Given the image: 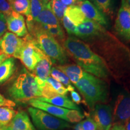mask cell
I'll use <instances>...</instances> for the list:
<instances>
[{
    "mask_svg": "<svg viewBox=\"0 0 130 130\" xmlns=\"http://www.w3.org/2000/svg\"><path fill=\"white\" fill-rule=\"evenodd\" d=\"M7 1H9V3H10V4H11V3H12V0H7Z\"/></svg>",
    "mask_w": 130,
    "mask_h": 130,
    "instance_id": "cell-43",
    "label": "cell"
},
{
    "mask_svg": "<svg viewBox=\"0 0 130 130\" xmlns=\"http://www.w3.org/2000/svg\"><path fill=\"white\" fill-rule=\"evenodd\" d=\"M28 103L34 108L43 110L56 118L69 122H78L84 117L80 111L56 106L48 102L42 101L37 98L29 100Z\"/></svg>",
    "mask_w": 130,
    "mask_h": 130,
    "instance_id": "cell-6",
    "label": "cell"
},
{
    "mask_svg": "<svg viewBox=\"0 0 130 130\" xmlns=\"http://www.w3.org/2000/svg\"><path fill=\"white\" fill-rule=\"evenodd\" d=\"M8 58V56L7 55H6L4 53H1L0 54V64L2 63V62H3L6 58Z\"/></svg>",
    "mask_w": 130,
    "mask_h": 130,
    "instance_id": "cell-38",
    "label": "cell"
},
{
    "mask_svg": "<svg viewBox=\"0 0 130 130\" xmlns=\"http://www.w3.org/2000/svg\"><path fill=\"white\" fill-rule=\"evenodd\" d=\"M71 96L72 98V101L74 102L75 104H79L83 102L82 101V99L80 96V95H79V93L76 91L73 90L71 92Z\"/></svg>",
    "mask_w": 130,
    "mask_h": 130,
    "instance_id": "cell-35",
    "label": "cell"
},
{
    "mask_svg": "<svg viewBox=\"0 0 130 130\" xmlns=\"http://www.w3.org/2000/svg\"><path fill=\"white\" fill-rule=\"evenodd\" d=\"M111 130H126L124 126L120 125H113Z\"/></svg>",
    "mask_w": 130,
    "mask_h": 130,
    "instance_id": "cell-37",
    "label": "cell"
},
{
    "mask_svg": "<svg viewBox=\"0 0 130 130\" xmlns=\"http://www.w3.org/2000/svg\"><path fill=\"white\" fill-rule=\"evenodd\" d=\"M13 12L12 6L7 0H0V13L5 16L9 15Z\"/></svg>",
    "mask_w": 130,
    "mask_h": 130,
    "instance_id": "cell-32",
    "label": "cell"
},
{
    "mask_svg": "<svg viewBox=\"0 0 130 130\" xmlns=\"http://www.w3.org/2000/svg\"><path fill=\"white\" fill-rule=\"evenodd\" d=\"M24 39V43L19 59L27 69L33 71L45 54L37 46L36 42L31 36L28 34Z\"/></svg>",
    "mask_w": 130,
    "mask_h": 130,
    "instance_id": "cell-7",
    "label": "cell"
},
{
    "mask_svg": "<svg viewBox=\"0 0 130 130\" xmlns=\"http://www.w3.org/2000/svg\"><path fill=\"white\" fill-rule=\"evenodd\" d=\"M103 28L100 24L86 19L84 22L78 26L75 36L78 39L87 40L100 33Z\"/></svg>",
    "mask_w": 130,
    "mask_h": 130,
    "instance_id": "cell-15",
    "label": "cell"
},
{
    "mask_svg": "<svg viewBox=\"0 0 130 130\" xmlns=\"http://www.w3.org/2000/svg\"><path fill=\"white\" fill-rule=\"evenodd\" d=\"M50 75L53 78L56 79L58 82L61 83L63 86H64V87L67 88L68 91L71 92V91L75 90L74 87L72 86V83L71 82L68 77L56 67H52Z\"/></svg>",
    "mask_w": 130,
    "mask_h": 130,
    "instance_id": "cell-23",
    "label": "cell"
},
{
    "mask_svg": "<svg viewBox=\"0 0 130 130\" xmlns=\"http://www.w3.org/2000/svg\"><path fill=\"white\" fill-rule=\"evenodd\" d=\"M15 106V103L12 101L6 99L0 93V107H13Z\"/></svg>",
    "mask_w": 130,
    "mask_h": 130,
    "instance_id": "cell-34",
    "label": "cell"
},
{
    "mask_svg": "<svg viewBox=\"0 0 130 130\" xmlns=\"http://www.w3.org/2000/svg\"><path fill=\"white\" fill-rule=\"evenodd\" d=\"M16 113L12 107H0V128L9 124Z\"/></svg>",
    "mask_w": 130,
    "mask_h": 130,
    "instance_id": "cell-25",
    "label": "cell"
},
{
    "mask_svg": "<svg viewBox=\"0 0 130 130\" xmlns=\"http://www.w3.org/2000/svg\"><path fill=\"white\" fill-rule=\"evenodd\" d=\"M83 96L91 111L98 104L104 103L108 98L107 85L104 81L86 72L83 77L75 84Z\"/></svg>",
    "mask_w": 130,
    "mask_h": 130,
    "instance_id": "cell-3",
    "label": "cell"
},
{
    "mask_svg": "<svg viewBox=\"0 0 130 130\" xmlns=\"http://www.w3.org/2000/svg\"><path fill=\"white\" fill-rule=\"evenodd\" d=\"M46 82L50 85L51 88L53 89L54 92H55L57 95H67L68 90L66 87H64L61 83L58 82L56 79L53 78L51 76H50L46 79Z\"/></svg>",
    "mask_w": 130,
    "mask_h": 130,
    "instance_id": "cell-29",
    "label": "cell"
},
{
    "mask_svg": "<svg viewBox=\"0 0 130 130\" xmlns=\"http://www.w3.org/2000/svg\"><path fill=\"white\" fill-rule=\"evenodd\" d=\"M47 4L57 18L59 21H61L63 18L65 16V13L68 6L63 4L60 0H50Z\"/></svg>",
    "mask_w": 130,
    "mask_h": 130,
    "instance_id": "cell-24",
    "label": "cell"
},
{
    "mask_svg": "<svg viewBox=\"0 0 130 130\" xmlns=\"http://www.w3.org/2000/svg\"><path fill=\"white\" fill-rule=\"evenodd\" d=\"M63 4H64V5L67 6H71V5H74L75 4L77 1L75 0H60Z\"/></svg>",
    "mask_w": 130,
    "mask_h": 130,
    "instance_id": "cell-36",
    "label": "cell"
},
{
    "mask_svg": "<svg viewBox=\"0 0 130 130\" xmlns=\"http://www.w3.org/2000/svg\"><path fill=\"white\" fill-rule=\"evenodd\" d=\"M28 111L35 125L39 130H62L71 127L68 122L43 110L30 107Z\"/></svg>",
    "mask_w": 130,
    "mask_h": 130,
    "instance_id": "cell-5",
    "label": "cell"
},
{
    "mask_svg": "<svg viewBox=\"0 0 130 130\" xmlns=\"http://www.w3.org/2000/svg\"><path fill=\"white\" fill-rule=\"evenodd\" d=\"M130 119V96L121 94L118 96L114 108V125L124 126Z\"/></svg>",
    "mask_w": 130,
    "mask_h": 130,
    "instance_id": "cell-11",
    "label": "cell"
},
{
    "mask_svg": "<svg viewBox=\"0 0 130 130\" xmlns=\"http://www.w3.org/2000/svg\"><path fill=\"white\" fill-rule=\"evenodd\" d=\"M75 1H78V0H75Z\"/></svg>",
    "mask_w": 130,
    "mask_h": 130,
    "instance_id": "cell-45",
    "label": "cell"
},
{
    "mask_svg": "<svg viewBox=\"0 0 130 130\" xmlns=\"http://www.w3.org/2000/svg\"><path fill=\"white\" fill-rule=\"evenodd\" d=\"M124 126L126 130H130V119L125 123Z\"/></svg>",
    "mask_w": 130,
    "mask_h": 130,
    "instance_id": "cell-40",
    "label": "cell"
},
{
    "mask_svg": "<svg viewBox=\"0 0 130 130\" xmlns=\"http://www.w3.org/2000/svg\"><path fill=\"white\" fill-rule=\"evenodd\" d=\"M40 25L42 26L43 30H45L48 33L54 37L56 39L61 40L64 39L65 36L64 32L60 25L56 26H47L42 25Z\"/></svg>",
    "mask_w": 130,
    "mask_h": 130,
    "instance_id": "cell-28",
    "label": "cell"
},
{
    "mask_svg": "<svg viewBox=\"0 0 130 130\" xmlns=\"http://www.w3.org/2000/svg\"><path fill=\"white\" fill-rule=\"evenodd\" d=\"M90 1L105 16L111 14V0H90Z\"/></svg>",
    "mask_w": 130,
    "mask_h": 130,
    "instance_id": "cell-27",
    "label": "cell"
},
{
    "mask_svg": "<svg viewBox=\"0 0 130 130\" xmlns=\"http://www.w3.org/2000/svg\"><path fill=\"white\" fill-rule=\"evenodd\" d=\"M0 130H36L29 118L24 111L17 112L15 116L7 125L0 128Z\"/></svg>",
    "mask_w": 130,
    "mask_h": 130,
    "instance_id": "cell-14",
    "label": "cell"
},
{
    "mask_svg": "<svg viewBox=\"0 0 130 130\" xmlns=\"http://www.w3.org/2000/svg\"><path fill=\"white\" fill-rule=\"evenodd\" d=\"M16 69L14 57H8L0 64V84L7 81L13 75Z\"/></svg>",
    "mask_w": 130,
    "mask_h": 130,
    "instance_id": "cell-20",
    "label": "cell"
},
{
    "mask_svg": "<svg viewBox=\"0 0 130 130\" xmlns=\"http://www.w3.org/2000/svg\"><path fill=\"white\" fill-rule=\"evenodd\" d=\"M74 130H83L82 128H81V127L80 122L78 123H77V124L74 126Z\"/></svg>",
    "mask_w": 130,
    "mask_h": 130,
    "instance_id": "cell-39",
    "label": "cell"
},
{
    "mask_svg": "<svg viewBox=\"0 0 130 130\" xmlns=\"http://www.w3.org/2000/svg\"><path fill=\"white\" fill-rule=\"evenodd\" d=\"M42 90L36 77L24 69L10 84L7 92L13 100L26 101L42 97Z\"/></svg>",
    "mask_w": 130,
    "mask_h": 130,
    "instance_id": "cell-4",
    "label": "cell"
},
{
    "mask_svg": "<svg viewBox=\"0 0 130 130\" xmlns=\"http://www.w3.org/2000/svg\"><path fill=\"white\" fill-rule=\"evenodd\" d=\"M30 17L27 21H35L40 13L41 12L43 6L47 3H43L41 0H30Z\"/></svg>",
    "mask_w": 130,
    "mask_h": 130,
    "instance_id": "cell-26",
    "label": "cell"
},
{
    "mask_svg": "<svg viewBox=\"0 0 130 130\" xmlns=\"http://www.w3.org/2000/svg\"><path fill=\"white\" fill-rule=\"evenodd\" d=\"M65 51L84 72L101 79L107 78L109 70L103 58L94 52L87 43L75 37H68L63 42Z\"/></svg>",
    "mask_w": 130,
    "mask_h": 130,
    "instance_id": "cell-1",
    "label": "cell"
},
{
    "mask_svg": "<svg viewBox=\"0 0 130 130\" xmlns=\"http://www.w3.org/2000/svg\"><path fill=\"white\" fill-rule=\"evenodd\" d=\"M7 29L18 37H25L28 35V29L24 16L13 11L6 16Z\"/></svg>",
    "mask_w": 130,
    "mask_h": 130,
    "instance_id": "cell-12",
    "label": "cell"
},
{
    "mask_svg": "<svg viewBox=\"0 0 130 130\" xmlns=\"http://www.w3.org/2000/svg\"><path fill=\"white\" fill-rule=\"evenodd\" d=\"M80 125L83 130H98L96 124L90 117H88L84 121H81Z\"/></svg>",
    "mask_w": 130,
    "mask_h": 130,
    "instance_id": "cell-31",
    "label": "cell"
},
{
    "mask_svg": "<svg viewBox=\"0 0 130 130\" xmlns=\"http://www.w3.org/2000/svg\"><path fill=\"white\" fill-rule=\"evenodd\" d=\"M65 16L77 27L84 22L86 19V16L78 5L74 4L68 6L65 13Z\"/></svg>",
    "mask_w": 130,
    "mask_h": 130,
    "instance_id": "cell-21",
    "label": "cell"
},
{
    "mask_svg": "<svg viewBox=\"0 0 130 130\" xmlns=\"http://www.w3.org/2000/svg\"><path fill=\"white\" fill-rule=\"evenodd\" d=\"M42 1H43V3H48L49 1H50V0H41Z\"/></svg>",
    "mask_w": 130,
    "mask_h": 130,
    "instance_id": "cell-41",
    "label": "cell"
},
{
    "mask_svg": "<svg viewBox=\"0 0 130 130\" xmlns=\"http://www.w3.org/2000/svg\"><path fill=\"white\" fill-rule=\"evenodd\" d=\"M12 9L14 12L24 15L27 19L30 17V0H12L11 3Z\"/></svg>",
    "mask_w": 130,
    "mask_h": 130,
    "instance_id": "cell-22",
    "label": "cell"
},
{
    "mask_svg": "<svg viewBox=\"0 0 130 130\" xmlns=\"http://www.w3.org/2000/svg\"><path fill=\"white\" fill-rule=\"evenodd\" d=\"M47 4L43 6L41 12L37 16L36 19L33 21H35L42 25L56 26L60 25L59 20L57 18Z\"/></svg>",
    "mask_w": 130,
    "mask_h": 130,
    "instance_id": "cell-19",
    "label": "cell"
},
{
    "mask_svg": "<svg viewBox=\"0 0 130 130\" xmlns=\"http://www.w3.org/2000/svg\"><path fill=\"white\" fill-rule=\"evenodd\" d=\"M115 28L120 37L130 41V7L126 0H121V7L115 21Z\"/></svg>",
    "mask_w": 130,
    "mask_h": 130,
    "instance_id": "cell-8",
    "label": "cell"
},
{
    "mask_svg": "<svg viewBox=\"0 0 130 130\" xmlns=\"http://www.w3.org/2000/svg\"><path fill=\"white\" fill-rule=\"evenodd\" d=\"M24 43V39L11 32H7L0 38V49L7 56L18 58Z\"/></svg>",
    "mask_w": 130,
    "mask_h": 130,
    "instance_id": "cell-9",
    "label": "cell"
},
{
    "mask_svg": "<svg viewBox=\"0 0 130 130\" xmlns=\"http://www.w3.org/2000/svg\"><path fill=\"white\" fill-rule=\"evenodd\" d=\"M92 116L98 130H111L113 122L110 105L98 104L92 110Z\"/></svg>",
    "mask_w": 130,
    "mask_h": 130,
    "instance_id": "cell-10",
    "label": "cell"
},
{
    "mask_svg": "<svg viewBox=\"0 0 130 130\" xmlns=\"http://www.w3.org/2000/svg\"><path fill=\"white\" fill-rule=\"evenodd\" d=\"M0 54H1V53H0Z\"/></svg>",
    "mask_w": 130,
    "mask_h": 130,
    "instance_id": "cell-46",
    "label": "cell"
},
{
    "mask_svg": "<svg viewBox=\"0 0 130 130\" xmlns=\"http://www.w3.org/2000/svg\"><path fill=\"white\" fill-rule=\"evenodd\" d=\"M126 1L127 2L128 6H129L130 7V0H126Z\"/></svg>",
    "mask_w": 130,
    "mask_h": 130,
    "instance_id": "cell-42",
    "label": "cell"
},
{
    "mask_svg": "<svg viewBox=\"0 0 130 130\" xmlns=\"http://www.w3.org/2000/svg\"><path fill=\"white\" fill-rule=\"evenodd\" d=\"M53 61L49 57L44 55L40 61L37 63L35 70L34 75L43 81H46L50 76Z\"/></svg>",
    "mask_w": 130,
    "mask_h": 130,
    "instance_id": "cell-18",
    "label": "cell"
},
{
    "mask_svg": "<svg viewBox=\"0 0 130 130\" xmlns=\"http://www.w3.org/2000/svg\"><path fill=\"white\" fill-rule=\"evenodd\" d=\"M78 3V6L86 19L93 21L102 26L108 25V22L106 16L98 9L89 0H84Z\"/></svg>",
    "mask_w": 130,
    "mask_h": 130,
    "instance_id": "cell-13",
    "label": "cell"
},
{
    "mask_svg": "<svg viewBox=\"0 0 130 130\" xmlns=\"http://www.w3.org/2000/svg\"><path fill=\"white\" fill-rule=\"evenodd\" d=\"M56 68L64 73L74 85L84 77L86 73L82 68L75 64L58 65Z\"/></svg>",
    "mask_w": 130,
    "mask_h": 130,
    "instance_id": "cell-16",
    "label": "cell"
},
{
    "mask_svg": "<svg viewBox=\"0 0 130 130\" xmlns=\"http://www.w3.org/2000/svg\"><path fill=\"white\" fill-rule=\"evenodd\" d=\"M27 27L30 35L35 40L37 46L53 63L64 64L68 62L67 53L57 40L43 30L42 26L35 21H27Z\"/></svg>",
    "mask_w": 130,
    "mask_h": 130,
    "instance_id": "cell-2",
    "label": "cell"
},
{
    "mask_svg": "<svg viewBox=\"0 0 130 130\" xmlns=\"http://www.w3.org/2000/svg\"><path fill=\"white\" fill-rule=\"evenodd\" d=\"M37 100L44 101L56 106L67 108V109L75 110L80 111V108L77 104L71 101L66 95H58L51 98H45L43 97L37 98Z\"/></svg>",
    "mask_w": 130,
    "mask_h": 130,
    "instance_id": "cell-17",
    "label": "cell"
},
{
    "mask_svg": "<svg viewBox=\"0 0 130 130\" xmlns=\"http://www.w3.org/2000/svg\"><path fill=\"white\" fill-rule=\"evenodd\" d=\"M61 22H62L63 27L65 30L69 35H75L76 30H77V27L74 24L69 20L68 17L64 16L62 20H61Z\"/></svg>",
    "mask_w": 130,
    "mask_h": 130,
    "instance_id": "cell-30",
    "label": "cell"
},
{
    "mask_svg": "<svg viewBox=\"0 0 130 130\" xmlns=\"http://www.w3.org/2000/svg\"><path fill=\"white\" fill-rule=\"evenodd\" d=\"M84 1V0H78V2H81V1Z\"/></svg>",
    "mask_w": 130,
    "mask_h": 130,
    "instance_id": "cell-44",
    "label": "cell"
},
{
    "mask_svg": "<svg viewBox=\"0 0 130 130\" xmlns=\"http://www.w3.org/2000/svg\"><path fill=\"white\" fill-rule=\"evenodd\" d=\"M7 29V27L6 16L4 14L0 13V38L6 33Z\"/></svg>",
    "mask_w": 130,
    "mask_h": 130,
    "instance_id": "cell-33",
    "label": "cell"
}]
</instances>
